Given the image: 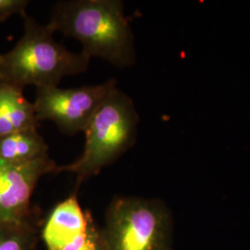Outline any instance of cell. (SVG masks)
Returning <instances> with one entry per match:
<instances>
[{
  "instance_id": "6da1fadb",
  "label": "cell",
  "mask_w": 250,
  "mask_h": 250,
  "mask_svg": "<svg viewBox=\"0 0 250 250\" xmlns=\"http://www.w3.org/2000/svg\"><path fill=\"white\" fill-rule=\"evenodd\" d=\"M47 25L80 41L82 51L90 58L98 57L118 68L136 62L134 34L123 1H60Z\"/></svg>"
},
{
  "instance_id": "7a4b0ae2",
  "label": "cell",
  "mask_w": 250,
  "mask_h": 250,
  "mask_svg": "<svg viewBox=\"0 0 250 250\" xmlns=\"http://www.w3.org/2000/svg\"><path fill=\"white\" fill-rule=\"evenodd\" d=\"M16 45L0 54V79L23 88L58 86L63 77L86 72L90 57L69 51L54 39L53 30L27 15Z\"/></svg>"
},
{
  "instance_id": "3957f363",
  "label": "cell",
  "mask_w": 250,
  "mask_h": 250,
  "mask_svg": "<svg viewBox=\"0 0 250 250\" xmlns=\"http://www.w3.org/2000/svg\"><path fill=\"white\" fill-rule=\"evenodd\" d=\"M139 116L131 98L114 88L90 120L84 129V148L78 160L67 166H59L58 172L71 171L77 176V185L99 174L116 161L136 141Z\"/></svg>"
},
{
  "instance_id": "277c9868",
  "label": "cell",
  "mask_w": 250,
  "mask_h": 250,
  "mask_svg": "<svg viewBox=\"0 0 250 250\" xmlns=\"http://www.w3.org/2000/svg\"><path fill=\"white\" fill-rule=\"evenodd\" d=\"M107 250H171L172 219L159 199L116 197L102 231Z\"/></svg>"
},
{
  "instance_id": "5b68a950",
  "label": "cell",
  "mask_w": 250,
  "mask_h": 250,
  "mask_svg": "<svg viewBox=\"0 0 250 250\" xmlns=\"http://www.w3.org/2000/svg\"><path fill=\"white\" fill-rule=\"evenodd\" d=\"M116 87L115 79L68 89L39 87L34 102L36 118L39 123L45 120L53 122L66 134L83 132L101 103Z\"/></svg>"
},
{
  "instance_id": "8992f818",
  "label": "cell",
  "mask_w": 250,
  "mask_h": 250,
  "mask_svg": "<svg viewBox=\"0 0 250 250\" xmlns=\"http://www.w3.org/2000/svg\"><path fill=\"white\" fill-rule=\"evenodd\" d=\"M49 156L21 164L0 161V225L34 220L31 197L43 175L58 172Z\"/></svg>"
},
{
  "instance_id": "52a82bcc",
  "label": "cell",
  "mask_w": 250,
  "mask_h": 250,
  "mask_svg": "<svg viewBox=\"0 0 250 250\" xmlns=\"http://www.w3.org/2000/svg\"><path fill=\"white\" fill-rule=\"evenodd\" d=\"M88 213H84L75 195L54 208L44 229L43 240L48 250H63L85 231Z\"/></svg>"
},
{
  "instance_id": "ba28073f",
  "label": "cell",
  "mask_w": 250,
  "mask_h": 250,
  "mask_svg": "<svg viewBox=\"0 0 250 250\" xmlns=\"http://www.w3.org/2000/svg\"><path fill=\"white\" fill-rule=\"evenodd\" d=\"M38 125L34 103L24 97L23 88L0 79V137Z\"/></svg>"
},
{
  "instance_id": "9c48e42d",
  "label": "cell",
  "mask_w": 250,
  "mask_h": 250,
  "mask_svg": "<svg viewBox=\"0 0 250 250\" xmlns=\"http://www.w3.org/2000/svg\"><path fill=\"white\" fill-rule=\"evenodd\" d=\"M48 156V146L37 128L17 131L0 137V161L21 164Z\"/></svg>"
},
{
  "instance_id": "30bf717a",
  "label": "cell",
  "mask_w": 250,
  "mask_h": 250,
  "mask_svg": "<svg viewBox=\"0 0 250 250\" xmlns=\"http://www.w3.org/2000/svg\"><path fill=\"white\" fill-rule=\"evenodd\" d=\"M34 220L0 225V250H36L37 231Z\"/></svg>"
},
{
  "instance_id": "8fae6325",
  "label": "cell",
  "mask_w": 250,
  "mask_h": 250,
  "mask_svg": "<svg viewBox=\"0 0 250 250\" xmlns=\"http://www.w3.org/2000/svg\"><path fill=\"white\" fill-rule=\"evenodd\" d=\"M63 250H107L103 232L96 227L89 213L85 231Z\"/></svg>"
},
{
  "instance_id": "7c38bea8",
  "label": "cell",
  "mask_w": 250,
  "mask_h": 250,
  "mask_svg": "<svg viewBox=\"0 0 250 250\" xmlns=\"http://www.w3.org/2000/svg\"><path fill=\"white\" fill-rule=\"evenodd\" d=\"M29 3L30 2L27 0H0V21H5L15 14L25 18Z\"/></svg>"
}]
</instances>
